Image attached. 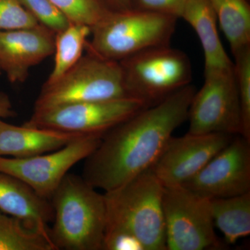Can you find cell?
<instances>
[{
    "instance_id": "1",
    "label": "cell",
    "mask_w": 250,
    "mask_h": 250,
    "mask_svg": "<svg viewBox=\"0 0 250 250\" xmlns=\"http://www.w3.org/2000/svg\"><path fill=\"white\" fill-rule=\"evenodd\" d=\"M195 91L188 85L106 132L84 159L83 179L107 192L152 168L174 131L188 120Z\"/></svg>"
},
{
    "instance_id": "2",
    "label": "cell",
    "mask_w": 250,
    "mask_h": 250,
    "mask_svg": "<svg viewBox=\"0 0 250 250\" xmlns=\"http://www.w3.org/2000/svg\"><path fill=\"white\" fill-rule=\"evenodd\" d=\"M49 238L56 250H103L106 225L104 195L82 176L67 173L50 199Z\"/></svg>"
},
{
    "instance_id": "3",
    "label": "cell",
    "mask_w": 250,
    "mask_h": 250,
    "mask_svg": "<svg viewBox=\"0 0 250 250\" xmlns=\"http://www.w3.org/2000/svg\"><path fill=\"white\" fill-rule=\"evenodd\" d=\"M164 186L152 168L104 192L106 227L126 230L145 250H166L162 199Z\"/></svg>"
},
{
    "instance_id": "4",
    "label": "cell",
    "mask_w": 250,
    "mask_h": 250,
    "mask_svg": "<svg viewBox=\"0 0 250 250\" xmlns=\"http://www.w3.org/2000/svg\"><path fill=\"white\" fill-rule=\"evenodd\" d=\"M177 21L150 11L113 9L92 28L85 49L120 62L146 49L170 45Z\"/></svg>"
},
{
    "instance_id": "5",
    "label": "cell",
    "mask_w": 250,
    "mask_h": 250,
    "mask_svg": "<svg viewBox=\"0 0 250 250\" xmlns=\"http://www.w3.org/2000/svg\"><path fill=\"white\" fill-rule=\"evenodd\" d=\"M120 63L126 95L149 106L191 83L190 59L170 45L146 49Z\"/></svg>"
},
{
    "instance_id": "6",
    "label": "cell",
    "mask_w": 250,
    "mask_h": 250,
    "mask_svg": "<svg viewBox=\"0 0 250 250\" xmlns=\"http://www.w3.org/2000/svg\"><path fill=\"white\" fill-rule=\"evenodd\" d=\"M126 96L120 62L87 51L57 82L43 85L34 110Z\"/></svg>"
},
{
    "instance_id": "7",
    "label": "cell",
    "mask_w": 250,
    "mask_h": 250,
    "mask_svg": "<svg viewBox=\"0 0 250 250\" xmlns=\"http://www.w3.org/2000/svg\"><path fill=\"white\" fill-rule=\"evenodd\" d=\"M166 250H219L210 198L187 188L164 187L162 199Z\"/></svg>"
},
{
    "instance_id": "8",
    "label": "cell",
    "mask_w": 250,
    "mask_h": 250,
    "mask_svg": "<svg viewBox=\"0 0 250 250\" xmlns=\"http://www.w3.org/2000/svg\"><path fill=\"white\" fill-rule=\"evenodd\" d=\"M148 106L139 99L129 96L70 104L34 110L24 124L62 132L104 136Z\"/></svg>"
},
{
    "instance_id": "9",
    "label": "cell",
    "mask_w": 250,
    "mask_h": 250,
    "mask_svg": "<svg viewBox=\"0 0 250 250\" xmlns=\"http://www.w3.org/2000/svg\"><path fill=\"white\" fill-rule=\"evenodd\" d=\"M205 82L189 108V134H241V112L233 66L205 70Z\"/></svg>"
},
{
    "instance_id": "10",
    "label": "cell",
    "mask_w": 250,
    "mask_h": 250,
    "mask_svg": "<svg viewBox=\"0 0 250 250\" xmlns=\"http://www.w3.org/2000/svg\"><path fill=\"white\" fill-rule=\"evenodd\" d=\"M103 136L85 135L53 152L31 157L0 156V172L17 177L41 196L50 200L70 169L90 155Z\"/></svg>"
},
{
    "instance_id": "11",
    "label": "cell",
    "mask_w": 250,
    "mask_h": 250,
    "mask_svg": "<svg viewBox=\"0 0 250 250\" xmlns=\"http://www.w3.org/2000/svg\"><path fill=\"white\" fill-rule=\"evenodd\" d=\"M182 187L210 199L250 192V142L241 135L233 136L226 147Z\"/></svg>"
},
{
    "instance_id": "12",
    "label": "cell",
    "mask_w": 250,
    "mask_h": 250,
    "mask_svg": "<svg viewBox=\"0 0 250 250\" xmlns=\"http://www.w3.org/2000/svg\"><path fill=\"white\" fill-rule=\"evenodd\" d=\"M233 136L220 133L172 136L152 170L164 187L183 186L226 147Z\"/></svg>"
},
{
    "instance_id": "13",
    "label": "cell",
    "mask_w": 250,
    "mask_h": 250,
    "mask_svg": "<svg viewBox=\"0 0 250 250\" xmlns=\"http://www.w3.org/2000/svg\"><path fill=\"white\" fill-rule=\"evenodd\" d=\"M56 33L39 24L0 31V70L11 83H22L31 67L54 54Z\"/></svg>"
},
{
    "instance_id": "14",
    "label": "cell",
    "mask_w": 250,
    "mask_h": 250,
    "mask_svg": "<svg viewBox=\"0 0 250 250\" xmlns=\"http://www.w3.org/2000/svg\"><path fill=\"white\" fill-rule=\"evenodd\" d=\"M0 210L21 219L27 226L35 229L50 240L49 225L54 218L50 200L41 196L21 179L1 172Z\"/></svg>"
},
{
    "instance_id": "15",
    "label": "cell",
    "mask_w": 250,
    "mask_h": 250,
    "mask_svg": "<svg viewBox=\"0 0 250 250\" xmlns=\"http://www.w3.org/2000/svg\"><path fill=\"white\" fill-rule=\"evenodd\" d=\"M85 135L42 129L24 124H10L0 120V156L31 157L45 154L66 146Z\"/></svg>"
},
{
    "instance_id": "16",
    "label": "cell",
    "mask_w": 250,
    "mask_h": 250,
    "mask_svg": "<svg viewBox=\"0 0 250 250\" xmlns=\"http://www.w3.org/2000/svg\"><path fill=\"white\" fill-rule=\"evenodd\" d=\"M180 18L188 23L198 36L205 57V70L233 66L220 41L218 21L208 0H187Z\"/></svg>"
},
{
    "instance_id": "17",
    "label": "cell",
    "mask_w": 250,
    "mask_h": 250,
    "mask_svg": "<svg viewBox=\"0 0 250 250\" xmlns=\"http://www.w3.org/2000/svg\"><path fill=\"white\" fill-rule=\"evenodd\" d=\"M214 225L226 243L233 244L250 233V192L236 196L210 199Z\"/></svg>"
},
{
    "instance_id": "18",
    "label": "cell",
    "mask_w": 250,
    "mask_h": 250,
    "mask_svg": "<svg viewBox=\"0 0 250 250\" xmlns=\"http://www.w3.org/2000/svg\"><path fill=\"white\" fill-rule=\"evenodd\" d=\"M231 53L250 45V6L248 0H208Z\"/></svg>"
},
{
    "instance_id": "19",
    "label": "cell",
    "mask_w": 250,
    "mask_h": 250,
    "mask_svg": "<svg viewBox=\"0 0 250 250\" xmlns=\"http://www.w3.org/2000/svg\"><path fill=\"white\" fill-rule=\"evenodd\" d=\"M90 34L91 28L88 26L72 22L56 33L53 70L45 84L57 82L80 61Z\"/></svg>"
},
{
    "instance_id": "20",
    "label": "cell",
    "mask_w": 250,
    "mask_h": 250,
    "mask_svg": "<svg viewBox=\"0 0 250 250\" xmlns=\"http://www.w3.org/2000/svg\"><path fill=\"white\" fill-rule=\"evenodd\" d=\"M0 250H56L52 242L21 219L0 210Z\"/></svg>"
},
{
    "instance_id": "21",
    "label": "cell",
    "mask_w": 250,
    "mask_h": 250,
    "mask_svg": "<svg viewBox=\"0 0 250 250\" xmlns=\"http://www.w3.org/2000/svg\"><path fill=\"white\" fill-rule=\"evenodd\" d=\"M70 22L93 28L113 10L108 0H50ZM115 10V9H114Z\"/></svg>"
},
{
    "instance_id": "22",
    "label": "cell",
    "mask_w": 250,
    "mask_h": 250,
    "mask_svg": "<svg viewBox=\"0 0 250 250\" xmlns=\"http://www.w3.org/2000/svg\"><path fill=\"white\" fill-rule=\"evenodd\" d=\"M233 56V72L241 106V136L250 142V45L239 49Z\"/></svg>"
},
{
    "instance_id": "23",
    "label": "cell",
    "mask_w": 250,
    "mask_h": 250,
    "mask_svg": "<svg viewBox=\"0 0 250 250\" xmlns=\"http://www.w3.org/2000/svg\"><path fill=\"white\" fill-rule=\"evenodd\" d=\"M39 24L57 33L70 24L68 18L50 0H18Z\"/></svg>"
},
{
    "instance_id": "24",
    "label": "cell",
    "mask_w": 250,
    "mask_h": 250,
    "mask_svg": "<svg viewBox=\"0 0 250 250\" xmlns=\"http://www.w3.org/2000/svg\"><path fill=\"white\" fill-rule=\"evenodd\" d=\"M39 24L18 0H0V31L34 27Z\"/></svg>"
},
{
    "instance_id": "25",
    "label": "cell",
    "mask_w": 250,
    "mask_h": 250,
    "mask_svg": "<svg viewBox=\"0 0 250 250\" xmlns=\"http://www.w3.org/2000/svg\"><path fill=\"white\" fill-rule=\"evenodd\" d=\"M103 250H145L139 240L126 230L106 227Z\"/></svg>"
},
{
    "instance_id": "26",
    "label": "cell",
    "mask_w": 250,
    "mask_h": 250,
    "mask_svg": "<svg viewBox=\"0 0 250 250\" xmlns=\"http://www.w3.org/2000/svg\"><path fill=\"white\" fill-rule=\"evenodd\" d=\"M131 9L180 18L187 0H130Z\"/></svg>"
},
{
    "instance_id": "27",
    "label": "cell",
    "mask_w": 250,
    "mask_h": 250,
    "mask_svg": "<svg viewBox=\"0 0 250 250\" xmlns=\"http://www.w3.org/2000/svg\"><path fill=\"white\" fill-rule=\"evenodd\" d=\"M16 116L12 103L6 93L0 91V120Z\"/></svg>"
},
{
    "instance_id": "28",
    "label": "cell",
    "mask_w": 250,
    "mask_h": 250,
    "mask_svg": "<svg viewBox=\"0 0 250 250\" xmlns=\"http://www.w3.org/2000/svg\"><path fill=\"white\" fill-rule=\"evenodd\" d=\"M113 9L127 10L131 9L130 0H108Z\"/></svg>"
},
{
    "instance_id": "29",
    "label": "cell",
    "mask_w": 250,
    "mask_h": 250,
    "mask_svg": "<svg viewBox=\"0 0 250 250\" xmlns=\"http://www.w3.org/2000/svg\"><path fill=\"white\" fill-rule=\"evenodd\" d=\"M1 70H0V74H1Z\"/></svg>"
}]
</instances>
